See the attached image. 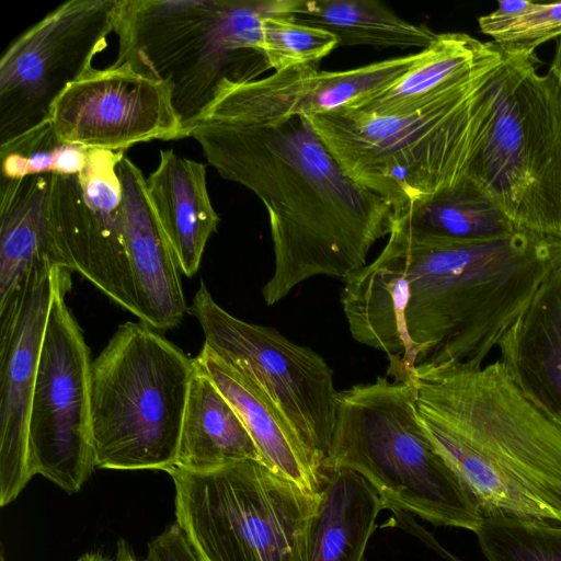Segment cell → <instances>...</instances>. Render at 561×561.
<instances>
[{"mask_svg":"<svg viewBox=\"0 0 561 561\" xmlns=\"http://www.w3.org/2000/svg\"><path fill=\"white\" fill-rule=\"evenodd\" d=\"M188 136L224 179L249 188L267 210L274 270L262 296L268 306L316 276L346 280L391 232L392 205L344 171L307 115L201 123Z\"/></svg>","mask_w":561,"mask_h":561,"instance_id":"obj_1","label":"cell"},{"mask_svg":"<svg viewBox=\"0 0 561 561\" xmlns=\"http://www.w3.org/2000/svg\"><path fill=\"white\" fill-rule=\"evenodd\" d=\"M420 421L483 519L561 526V426L495 359L417 366Z\"/></svg>","mask_w":561,"mask_h":561,"instance_id":"obj_2","label":"cell"},{"mask_svg":"<svg viewBox=\"0 0 561 561\" xmlns=\"http://www.w3.org/2000/svg\"><path fill=\"white\" fill-rule=\"evenodd\" d=\"M386 244L405 272L411 373L424 365H482L561 265V239L524 229L453 240L392 225Z\"/></svg>","mask_w":561,"mask_h":561,"instance_id":"obj_3","label":"cell"},{"mask_svg":"<svg viewBox=\"0 0 561 561\" xmlns=\"http://www.w3.org/2000/svg\"><path fill=\"white\" fill-rule=\"evenodd\" d=\"M300 0H118L112 65L164 83L187 137L228 87L270 69L262 20L291 18Z\"/></svg>","mask_w":561,"mask_h":561,"instance_id":"obj_4","label":"cell"},{"mask_svg":"<svg viewBox=\"0 0 561 561\" xmlns=\"http://www.w3.org/2000/svg\"><path fill=\"white\" fill-rule=\"evenodd\" d=\"M505 56L499 46L469 80L407 115L342 107L309 118L344 171L397 214L465 178L484 89Z\"/></svg>","mask_w":561,"mask_h":561,"instance_id":"obj_5","label":"cell"},{"mask_svg":"<svg viewBox=\"0 0 561 561\" xmlns=\"http://www.w3.org/2000/svg\"><path fill=\"white\" fill-rule=\"evenodd\" d=\"M489 79L465 176L519 229L561 239V80L506 53Z\"/></svg>","mask_w":561,"mask_h":561,"instance_id":"obj_6","label":"cell"},{"mask_svg":"<svg viewBox=\"0 0 561 561\" xmlns=\"http://www.w3.org/2000/svg\"><path fill=\"white\" fill-rule=\"evenodd\" d=\"M325 466L363 476L386 507L474 534L483 517L426 434L412 379L379 376L339 392Z\"/></svg>","mask_w":561,"mask_h":561,"instance_id":"obj_7","label":"cell"},{"mask_svg":"<svg viewBox=\"0 0 561 561\" xmlns=\"http://www.w3.org/2000/svg\"><path fill=\"white\" fill-rule=\"evenodd\" d=\"M194 358L146 323L118 327L91 364L95 466L162 470L176 463Z\"/></svg>","mask_w":561,"mask_h":561,"instance_id":"obj_8","label":"cell"},{"mask_svg":"<svg viewBox=\"0 0 561 561\" xmlns=\"http://www.w3.org/2000/svg\"><path fill=\"white\" fill-rule=\"evenodd\" d=\"M167 472L176 524L199 561H306L319 495L254 459Z\"/></svg>","mask_w":561,"mask_h":561,"instance_id":"obj_9","label":"cell"},{"mask_svg":"<svg viewBox=\"0 0 561 561\" xmlns=\"http://www.w3.org/2000/svg\"><path fill=\"white\" fill-rule=\"evenodd\" d=\"M187 312L198 321L204 344L256 385L325 466L340 391L324 358L272 328L236 318L214 300L203 280Z\"/></svg>","mask_w":561,"mask_h":561,"instance_id":"obj_10","label":"cell"},{"mask_svg":"<svg viewBox=\"0 0 561 561\" xmlns=\"http://www.w3.org/2000/svg\"><path fill=\"white\" fill-rule=\"evenodd\" d=\"M71 272L64 268L42 343L28 421V465L68 494L91 477V359L83 332L66 305Z\"/></svg>","mask_w":561,"mask_h":561,"instance_id":"obj_11","label":"cell"},{"mask_svg":"<svg viewBox=\"0 0 561 561\" xmlns=\"http://www.w3.org/2000/svg\"><path fill=\"white\" fill-rule=\"evenodd\" d=\"M118 0H71L21 34L0 59L1 144L49 119L50 107L114 32Z\"/></svg>","mask_w":561,"mask_h":561,"instance_id":"obj_12","label":"cell"},{"mask_svg":"<svg viewBox=\"0 0 561 561\" xmlns=\"http://www.w3.org/2000/svg\"><path fill=\"white\" fill-rule=\"evenodd\" d=\"M124 156L91 149L80 173L51 175L48 236L55 265L79 273L137 317L116 170Z\"/></svg>","mask_w":561,"mask_h":561,"instance_id":"obj_13","label":"cell"},{"mask_svg":"<svg viewBox=\"0 0 561 561\" xmlns=\"http://www.w3.org/2000/svg\"><path fill=\"white\" fill-rule=\"evenodd\" d=\"M57 137L88 149L124 151L138 142L184 137L169 88L127 65L93 69L50 107Z\"/></svg>","mask_w":561,"mask_h":561,"instance_id":"obj_14","label":"cell"},{"mask_svg":"<svg viewBox=\"0 0 561 561\" xmlns=\"http://www.w3.org/2000/svg\"><path fill=\"white\" fill-rule=\"evenodd\" d=\"M64 267L33 268L0 310V505L13 502L32 478L28 421L39 354Z\"/></svg>","mask_w":561,"mask_h":561,"instance_id":"obj_15","label":"cell"},{"mask_svg":"<svg viewBox=\"0 0 561 561\" xmlns=\"http://www.w3.org/2000/svg\"><path fill=\"white\" fill-rule=\"evenodd\" d=\"M426 55L427 47L342 71H318L313 66L274 71L226 88L198 124H251L348 107L394 84Z\"/></svg>","mask_w":561,"mask_h":561,"instance_id":"obj_16","label":"cell"},{"mask_svg":"<svg viewBox=\"0 0 561 561\" xmlns=\"http://www.w3.org/2000/svg\"><path fill=\"white\" fill-rule=\"evenodd\" d=\"M116 170L137 318L157 331L173 329L188 309L173 250L151 206L141 170L126 156Z\"/></svg>","mask_w":561,"mask_h":561,"instance_id":"obj_17","label":"cell"},{"mask_svg":"<svg viewBox=\"0 0 561 561\" xmlns=\"http://www.w3.org/2000/svg\"><path fill=\"white\" fill-rule=\"evenodd\" d=\"M194 364L232 405L254 442L261 461L304 490L319 495L329 474L328 468L314 459L272 400L205 344Z\"/></svg>","mask_w":561,"mask_h":561,"instance_id":"obj_18","label":"cell"},{"mask_svg":"<svg viewBox=\"0 0 561 561\" xmlns=\"http://www.w3.org/2000/svg\"><path fill=\"white\" fill-rule=\"evenodd\" d=\"M497 358L523 394L561 426V265L506 331Z\"/></svg>","mask_w":561,"mask_h":561,"instance_id":"obj_19","label":"cell"},{"mask_svg":"<svg viewBox=\"0 0 561 561\" xmlns=\"http://www.w3.org/2000/svg\"><path fill=\"white\" fill-rule=\"evenodd\" d=\"M343 283L341 304L353 339L386 354L388 377L408 380L411 376L404 327L408 285L401 260L386 244L371 263Z\"/></svg>","mask_w":561,"mask_h":561,"instance_id":"obj_20","label":"cell"},{"mask_svg":"<svg viewBox=\"0 0 561 561\" xmlns=\"http://www.w3.org/2000/svg\"><path fill=\"white\" fill-rule=\"evenodd\" d=\"M146 188L180 272L193 276L220 221L208 195L205 165L171 149L161 150Z\"/></svg>","mask_w":561,"mask_h":561,"instance_id":"obj_21","label":"cell"},{"mask_svg":"<svg viewBox=\"0 0 561 561\" xmlns=\"http://www.w3.org/2000/svg\"><path fill=\"white\" fill-rule=\"evenodd\" d=\"M497 47L466 33H440L399 81L348 107L379 116L413 113L469 80Z\"/></svg>","mask_w":561,"mask_h":561,"instance_id":"obj_22","label":"cell"},{"mask_svg":"<svg viewBox=\"0 0 561 561\" xmlns=\"http://www.w3.org/2000/svg\"><path fill=\"white\" fill-rule=\"evenodd\" d=\"M312 518L306 561H363L386 504L375 488L348 468H330Z\"/></svg>","mask_w":561,"mask_h":561,"instance_id":"obj_23","label":"cell"},{"mask_svg":"<svg viewBox=\"0 0 561 561\" xmlns=\"http://www.w3.org/2000/svg\"><path fill=\"white\" fill-rule=\"evenodd\" d=\"M53 174L0 185V310L23 286L28 273L53 264L48 236V198Z\"/></svg>","mask_w":561,"mask_h":561,"instance_id":"obj_24","label":"cell"},{"mask_svg":"<svg viewBox=\"0 0 561 561\" xmlns=\"http://www.w3.org/2000/svg\"><path fill=\"white\" fill-rule=\"evenodd\" d=\"M243 459L261 461L254 442L232 405L196 368L188 390L175 467L208 472Z\"/></svg>","mask_w":561,"mask_h":561,"instance_id":"obj_25","label":"cell"},{"mask_svg":"<svg viewBox=\"0 0 561 561\" xmlns=\"http://www.w3.org/2000/svg\"><path fill=\"white\" fill-rule=\"evenodd\" d=\"M410 232L453 240H490L519 230L470 178L394 214Z\"/></svg>","mask_w":561,"mask_h":561,"instance_id":"obj_26","label":"cell"},{"mask_svg":"<svg viewBox=\"0 0 561 561\" xmlns=\"http://www.w3.org/2000/svg\"><path fill=\"white\" fill-rule=\"evenodd\" d=\"M291 19L331 32L339 46L422 50L438 35L427 25L409 22L375 0H300Z\"/></svg>","mask_w":561,"mask_h":561,"instance_id":"obj_27","label":"cell"},{"mask_svg":"<svg viewBox=\"0 0 561 561\" xmlns=\"http://www.w3.org/2000/svg\"><path fill=\"white\" fill-rule=\"evenodd\" d=\"M90 150L60 140L48 119L0 145L1 176L18 180L37 174H78Z\"/></svg>","mask_w":561,"mask_h":561,"instance_id":"obj_28","label":"cell"},{"mask_svg":"<svg viewBox=\"0 0 561 561\" xmlns=\"http://www.w3.org/2000/svg\"><path fill=\"white\" fill-rule=\"evenodd\" d=\"M476 535L486 561H561V526L488 518Z\"/></svg>","mask_w":561,"mask_h":561,"instance_id":"obj_29","label":"cell"},{"mask_svg":"<svg viewBox=\"0 0 561 561\" xmlns=\"http://www.w3.org/2000/svg\"><path fill=\"white\" fill-rule=\"evenodd\" d=\"M261 30V50L268 68L275 71L313 66L339 46L331 32L286 15L264 18Z\"/></svg>","mask_w":561,"mask_h":561,"instance_id":"obj_30","label":"cell"},{"mask_svg":"<svg viewBox=\"0 0 561 561\" xmlns=\"http://www.w3.org/2000/svg\"><path fill=\"white\" fill-rule=\"evenodd\" d=\"M481 32L506 53L535 55L540 45L561 37V2L536 3L523 13L497 18L489 13L478 20Z\"/></svg>","mask_w":561,"mask_h":561,"instance_id":"obj_31","label":"cell"},{"mask_svg":"<svg viewBox=\"0 0 561 561\" xmlns=\"http://www.w3.org/2000/svg\"><path fill=\"white\" fill-rule=\"evenodd\" d=\"M149 561H199L181 527L174 523L148 543Z\"/></svg>","mask_w":561,"mask_h":561,"instance_id":"obj_32","label":"cell"},{"mask_svg":"<svg viewBox=\"0 0 561 561\" xmlns=\"http://www.w3.org/2000/svg\"><path fill=\"white\" fill-rule=\"evenodd\" d=\"M533 1L529 0H502L497 2V8L491 12L497 18H510L525 12Z\"/></svg>","mask_w":561,"mask_h":561,"instance_id":"obj_33","label":"cell"},{"mask_svg":"<svg viewBox=\"0 0 561 561\" xmlns=\"http://www.w3.org/2000/svg\"><path fill=\"white\" fill-rule=\"evenodd\" d=\"M115 561H149L142 557H137L130 545L123 538L117 541Z\"/></svg>","mask_w":561,"mask_h":561,"instance_id":"obj_34","label":"cell"},{"mask_svg":"<svg viewBox=\"0 0 561 561\" xmlns=\"http://www.w3.org/2000/svg\"><path fill=\"white\" fill-rule=\"evenodd\" d=\"M549 70L556 76L561 72V37L558 39L554 56Z\"/></svg>","mask_w":561,"mask_h":561,"instance_id":"obj_35","label":"cell"},{"mask_svg":"<svg viewBox=\"0 0 561 561\" xmlns=\"http://www.w3.org/2000/svg\"><path fill=\"white\" fill-rule=\"evenodd\" d=\"M77 561H115L103 556L101 552H87L81 556Z\"/></svg>","mask_w":561,"mask_h":561,"instance_id":"obj_36","label":"cell"},{"mask_svg":"<svg viewBox=\"0 0 561 561\" xmlns=\"http://www.w3.org/2000/svg\"><path fill=\"white\" fill-rule=\"evenodd\" d=\"M557 77L561 80V72L559 75H557Z\"/></svg>","mask_w":561,"mask_h":561,"instance_id":"obj_37","label":"cell"}]
</instances>
